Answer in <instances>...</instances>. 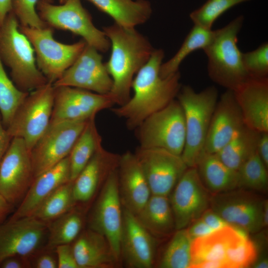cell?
<instances>
[{
    "label": "cell",
    "instance_id": "1",
    "mask_svg": "<svg viewBox=\"0 0 268 268\" xmlns=\"http://www.w3.org/2000/svg\"><path fill=\"white\" fill-rule=\"evenodd\" d=\"M164 57L163 50L154 49L133 80V97L125 104L112 109L115 115L125 120L130 130H135L148 116L168 105L180 90L179 71L165 77L159 75Z\"/></svg>",
    "mask_w": 268,
    "mask_h": 268
},
{
    "label": "cell",
    "instance_id": "2",
    "mask_svg": "<svg viewBox=\"0 0 268 268\" xmlns=\"http://www.w3.org/2000/svg\"><path fill=\"white\" fill-rule=\"evenodd\" d=\"M111 54L105 63L113 85L109 93L115 104L122 106L130 98L134 75L145 65L154 49L147 38L135 28H126L116 23L104 26Z\"/></svg>",
    "mask_w": 268,
    "mask_h": 268
},
{
    "label": "cell",
    "instance_id": "3",
    "mask_svg": "<svg viewBox=\"0 0 268 268\" xmlns=\"http://www.w3.org/2000/svg\"><path fill=\"white\" fill-rule=\"evenodd\" d=\"M248 233L228 225L193 239L191 268H246L252 266L258 251Z\"/></svg>",
    "mask_w": 268,
    "mask_h": 268
},
{
    "label": "cell",
    "instance_id": "4",
    "mask_svg": "<svg viewBox=\"0 0 268 268\" xmlns=\"http://www.w3.org/2000/svg\"><path fill=\"white\" fill-rule=\"evenodd\" d=\"M19 25L12 10L0 24V58L16 87L30 92L49 82L38 68L33 48Z\"/></svg>",
    "mask_w": 268,
    "mask_h": 268
},
{
    "label": "cell",
    "instance_id": "5",
    "mask_svg": "<svg viewBox=\"0 0 268 268\" xmlns=\"http://www.w3.org/2000/svg\"><path fill=\"white\" fill-rule=\"evenodd\" d=\"M243 21V16L240 15L223 27L213 31L210 42L203 49L208 58L210 78L232 91L252 77L244 67L242 53L237 45Z\"/></svg>",
    "mask_w": 268,
    "mask_h": 268
},
{
    "label": "cell",
    "instance_id": "6",
    "mask_svg": "<svg viewBox=\"0 0 268 268\" xmlns=\"http://www.w3.org/2000/svg\"><path fill=\"white\" fill-rule=\"evenodd\" d=\"M177 98L183 110L186 129L181 157L188 167H196L204 152L210 123L218 101V91L212 86L197 92L191 86L185 85L181 86Z\"/></svg>",
    "mask_w": 268,
    "mask_h": 268
},
{
    "label": "cell",
    "instance_id": "7",
    "mask_svg": "<svg viewBox=\"0 0 268 268\" xmlns=\"http://www.w3.org/2000/svg\"><path fill=\"white\" fill-rule=\"evenodd\" d=\"M36 10L47 26L79 36L87 44L100 52H106L110 48L109 39L103 31L93 24L91 14L83 7L81 0H67L60 5L39 0Z\"/></svg>",
    "mask_w": 268,
    "mask_h": 268
},
{
    "label": "cell",
    "instance_id": "8",
    "mask_svg": "<svg viewBox=\"0 0 268 268\" xmlns=\"http://www.w3.org/2000/svg\"><path fill=\"white\" fill-rule=\"evenodd\" d=\"M135 130L139 147L161 148L181 155L186 129L183 110L177 100L148 116Z\"/></svg>",
    "mask_w": 268,
    "mask_h": 268
},
{
    "label": "cell",
    "instance_id": "9",
    "mask_svg": "<svg viewBox=\"0 0 268 268\" xmlns=\"http://www.w3.org/2000/svg\"><path fill=\"white\" fill-rule=\"evenodd\" d=\"M19 29L33 48L38 68L53 84L72 65L86 44L83 39L71 44L61 43L55 39L53 29L48 26L38 28L19 25Z\"/></svg>",
    "mask_w": 268,
    "mask_h": 268
},
{
    "label": "cell",
    "instance_id": "10",
    "mask_svg": "<svg viewBox=\"0 0 268 268\" xmlns=\"http://www.w3.org/2000/svg\"><path fill=\"white\" fill-rule=\"evenodd\" d=\"M54 100L51 82L30 92L6 128L8 134L22 138L30 151L50 125Z\"/></svg>",
    "mask_w": 268,
    "mask_h": 268
},
{
    "label": "cell",
    "instance_id": "11",
    "mask_svg": "<svg viewBox=\"0 0 268 268\" xmlns=\"http://www.w3.org/2000/svg\"><path fill=\"white\" fill-rule=\"evenodd\" d=\"M266 201L250 192L237 188L213 194L209 206L229 225L248 233L263 228L264 211Z\"/></svg>",
    "mask_w": 268,
    "mask_h": 268
},
{
    "label": "cell",
    "instance_id": "12",
    "mask_svg": "<svg viewBox=\"0 0 268 268\" xmlns=\"http://www.w3.org/2000/svg\"><path fill=\"white\" fill-rule=\"evenodd\" d=\"M89 228L103 235L119 262L123 228V205L120 199L118 168L104 182L89 218Z\"/></svg>",
    "mask_w": 268,
    "mask_h": 268
},
{
    "label": "cell",
    "instance_id": "13",
    "mask_svg": "<svg viewBox=\"0 0 268 268\" xmlns=\"http://www.w3.org/2000/svg\"><path fill=\"white\" fill-rule=\"evenodd\" d=\"M88 120L65 121L49 125L30 150L34 178L69 155Z\"/></svg>",
    "mask_w": 268,
    "mask_h": 268
},
{
    "label": "cell",
    "instance_id": "14",
    "mask_svg": "<svg viewBox=\"0 0 268 268\" xmlns=\"http://www.w3.org/2000/svg\"><path fill=\"white\" fill-rule=\"evenodd\" d=\"M34 179L30 151L22 138L13 137L0 164V194L13 206L19 204Z\"/></svg>",
    "mask_w": 268,
    "mask_h": 268
},
{
    "label": "cell",
    "instance_id": "15",
    "mask_svg": "<svg viewBox=\"0 0 268 268\" xmlns=\"http://www.w3.org/2000/svg\"><path fill=\"white\" fill-rule=\"evenodd\" d=\"M171 193L169 199L176 230L189 227L209 206L210 196L196 167L188 168Z\"/></svg>",
    "mask_w": 268,
    "mask_h": 268
},
{
    "label": "cell",
    "instance_id": "16",
    "mask_svg": "<svg viewBox=\"0 0 268 268\" xmlns=\"http://www.w3.org/2000/svg\"><path fill=\"white\" fill-rule=\"evenodd\" d=\"M134 154L152 195L168 196L188 168L181 155L164 149L138 147Z\"/></svg>",
    "mask_w": 268,
    "mask_h": 268
},
{
    "label": "cell",
    "instance_id": "17",
    "mask_svg": "<svg viewBox=\"0 0 268 268\" xmlns=\"http://www.w3.org/2000/svg\"><path fill=\"white\" fill-rule=\"evenodd\" d=\"M47 223L33 216L8 221L0 225V263L6 258L29 257L47 245Z\"/></svg>",
    "mask_w": 268,
    "mask_h": 268
},
{
    "label": "cell",
    "instance_id": "18",
    "mask_svg": "<svg viewBox=\"0 0 268 268\" xmlns=\"http://www.w3.org/2000/svg\"><path fill=\"white\" fill-rule=\"evenodd\" d=\"M54 87L51 124L65 121L88 120L115 105L109 94H100L66 86Z\"/></svg>",
    "mask_w": 268,
    "mask_h": 268
},
{
    "label": "cell",
    "instance_id": "19",
    "mask_svg": "<svg viewBox=\"0 0 268 268\" xmlns=\"http://www.w3.org/2000/svg\"><path fill=\"white\" fill-rule=\"evenodd\" d=\"M99 52L86 44L74 62L53 86H70L100 94H109L113 81Z\"/></svg>",
    "mask_w": 268,
    "mask_h": 268
},
{
    "label": "cell",
    "instance_id": "20",
    "mask_svg": "<svg viewBox=\"0 0 268 268\" xmlns=\"http://www.w3.org/2000/svg\"><path fill=\"white\" fill-rule=\"evenodd\" d=\"M156 242L135 215L123 206L121 258L132 268H150L153 266Z\"/></svg>",
    "mask_w": 268,
    "mask_h": 268
},
{
    "label": "cell",
    "instance_id": "21",
    "mask_svg": "<svg viewBox=\"0 0 268 268\" xmlns=\"http://www.w3.org/2000/svg\"><path fill=\"white\" fill-rule=\"evenodd\" d=\"M245 125L234 92L227 89L217 101L210 123L204 152L216 153Z\"/></svg>",
    "mask_w": 268,
    "mask_h": 268
},
{
    "label": "cell",
    "instance_id": "22",
    "mask_svg": "<svg viewBox=\"0 0 268 268\" xmlns=\"http://www.w3.org/2000/svg\"><path fill=\"white\" fill-rule=\"evenodd\" d=\"M118 175L122 205L135 215L143 207L152 194L134 153L127 151L120 156Z\"/></svg>",
    "mask_w": 268,
    "mask_h": 268
},
{
    "label": "cell",
    "instance_id": "23",
    "mask_svg": "<svg viewBox=\"0 0 268 268\" xmlns=\"http://www.w3.org/2000/svg\"><path fill=\"white\" fill-rule=\"evenodd\" d=\"M233 91L245 125L268 132V77H251Z\"/></svg>",
    "mask_w": 268,
    "mask_h": 268
},
{
    "label": "cell",
    "instance_id": "24",
    "mask_svg": "<svg viewBox=\"0 0 268 268\" xmlns=\"http://www.w3.org/2000/svg\"><path fill=\"white\" fill-rule=\"evenodd\" d=\"M70 181L68 156L34 178L25 196L9 220L32 216L55 190Z\"/></svg>",
    "mask_w": 268,
    "mask_h": 268
},
{
    "label": "cell",
    "instance_id": "25",
    "mask_svg": "<svg viewBox=\"0 0 268 268\" xmlns=\"http://www.w3.org/2000/svg\"><path fill=\"white\" fill-rule=\"evenodd\" d=\"M120 155L101 146L72 182L73 195L77 202H86L94 196L100 185L118 167Z\"/></svg>",
    "mask_w": 268,
    "mask_h": 268
},
{
    "label": "cell",
    "instance_id": "26",
    "mask_svg": "<svg viewBox=\"0 0 268 268\" xmlns=\"http://www.w3.org/2000/svg\"><path fill=\"white\" fill-rule=\"evenodd\" d=\"M72 247L79 268H113L119 262L106 239L90 228L81 232Z\"/></svg>",
    "mask_w": 268,
    "mask_h": 268
},
{
    "label": "cell",
    "instance_id": "27",
    "mask_svg": "<svg viewBox=\"0 0 268 268\" xmlns=\"http://www.w3.org/2000/svg\"><path fill=\"white\" fill-rule=\"evenodd\" d=\"M100 11L110 16L114 23L126 28H133L145 23L152 14L147 0H87Z\"/></svg>",
    "mask_w": 268,
    "mask_h": 268
},
{
    "label": "cell",
    "instance_id": "28",
    "mask_svg": "<svg viewBox=\"0 0 268 268\" xmlns=\"http://www.w3.org/2000/svg\"><path fill=\"white\" fill-rule=\"evenodd\" d=\"M206 190L213 194L238 188V175L225 165L215 153L203 152L196 167Z\"/></svg>",
    "mask_w": 268,
    "mask_h": 268
},
{
    "label": "cell",
    "instance_id": "29",
    "mask_svg": "<svg viewBox=\"0 0 268 268\" xmlns=\"http://www.w3.org/2000/svg\"><path fill=\"white\" fill-rule=\"evenodd\" d=\"M135 216L140 223L154 237H165L176 230L168 196L151 195Z\"/></svg>",
    "mask_w": 268,
    "mask_h": 268
},
{
    "label": "cell",
    "instance_id": "30",
    "mask_svg": "<svg viewBox=\"0 0 268 268\" xmlns=\"http://www.w3.org/2000/svg\"><path fill=\"white\" fill-rule=\"evenodd\" d=\"M260 133L245 125L215 154L228 167L237 171L242 165L257 151Z\"/></svg>",
    "mask_w": 268,
    "mask_h": 268
},
{
    "label": "cell",
    "instance_id": "31",
    "mask_svg": "<svg viewBox=\"0 0 268 268\" xmlns=\"http://www.w3.org/2000/svg\"><path fill=\"white\" fill-rule=\"evenodd\" d=\"M95 117L88 120L68 155L70 181L73 182L95 152L102 146Z\"/></svg>",
    "mask_w": 268,
    "mask_h": 268
},
{
    "label": "cell",
    "instance_id": "32",
    "mask_svg": "<svg viewBox=\"0 0 268 268\" xmlns=\"http://www.w3.org/2000/svg\"><path fill=\"white\" fill-rule=\"evenodd\" d=\"M47 224L48 235L46 246L55 249L58 245L74 241L81 232L83 218L80 212L72 208Z\"/></svg>",
    "mask_w": 268,
    "mask_h": 268
},
{
    "label": "cell",
    "instance_id": "33",
    "mask_svg": "<svg viewBox=\"0 0 268 268\" xmlns=\"http://www.w3.org/2000/svg\"><path fill=\"white\" fill-rule=\"evenodd\" d=\"M213 30L195 25L186 36L177 52L170 60L162 63L159 75L165 77L179 71L184 60L191 53L200 49H203L210 42Z\"/></svg>",
    "mask_w": 268,
    "mask_h": 268
},
{
    "label": "cell",
    "instance_id": "34",
    "mask_svg": "<svg viewBox=\"0 0 268 268\" xmlns=\"http://www.w3.org/2000/svg\"><path fill=\"white\" fill-rule=\"evenodd\" d=\"M69 181L58 188L37 209L33 216L48 223L74 207L75 201Z\"/></svg>",
    "mask_w": 268,
    "mask_h": 268
},
{
    "label": "cell",
    "instance_id": "35",
    "mask_svg": "<svg viewBox=\"0 0 268 268\" xmlns=\"http://www.w3.org/2000/svg\"><path fill=\"white\" fill-rule=\"evenodd\" d=\"M192 240L186 228L176 230L162 255L159 267L190 268Z\"/></svg>",
    "mask_w": 268,
    "mask_h": 268
},
{
    "label": "cell",
    "instance_id": "36",
    "mask_svg": "<svg viewBox=\"0 0 268 268\" xmlns=\"http://www.w3.org/2000/svg\"><path fill=\"white\" fill-rule=\"evenodd\" d=\"M0 58V115L6 128L14 114L29 92L19 89L7 75Z\"/></svg>",
    "mask_w": 268,
    "mask_h": 268
},
{
    "label": "cell",
    "instance_id": "37",
    "mask_svg": "<svg viewBox=\"0 0 268 268\" xmlns=\"http://www.w3.org/2000/svg\"><path fill=\"white\" fill-rule=\"evenodd\" d=\"M238 188L266 191L268 187V167L257 151L237 171Z\"/></svg>",
    "mask_w": 268,
    "mask_h": 268
},
{
    "label": "cell",
    "instance_id": "38",
    "mask_svg": "<svg viewBox=\"0 0 268 268\" xmlns=\"http://www.w3.org/2000/svg\"><path fill=\"white\" fill-rule=\"evenodd\" d=\"M250 0H207L199 8L190 14L195 25L211 29L215 21L232 7Z\"/></svg>",
    "mask_w": 268,
    "mask_h": 268
},
{
    "label": "cell",
    "instance_id": "39",
    "mask_svg": "<svg viewBox=\"0 0 268 268\" xmlns=\"http://www.w3.org/2000/svg\"><path fill=\"white\" fill-rule=\"evenodd\" d=\"M39 0H11V10L20 25L38 28L47 26L40 18L36 10ZM47 0L53 3V0Z\"/></svg>",
    "mask_w": 268,
    "mask_h": 268
},
{
    "label": "cell",
    "instance_id": "40",
    "mask_svg": "<svg viewBox=\"0 0 268 268\" xmlns=\"http://www.w3.org/2000/svg\"><path fill=\"white\" fill-rule=\"evenodd\" d=\"M244 67L252 77H266L268 74V43H264L254 51L242 53Z\"/></svg>",
    "mask_w": 268,
    "mask_h": 268
},
{
    "label": "cell",
    "instance_id": "41",
    "mask_svg": "<svg viewBox=\"0 0 268 268\" xmlns=\"http://www.w3.org/2000/svg\"><path fill=\"white\" fill-rule=\"evenodd\" d=\"M30 268H57L58 262L55 249L43 248L28 257Z\"/></svg>",
    "mask_w": 268,
    "mask_h": 268
},
{
    "label": "cell",
    "instance_id": "42",
    "mask_svg": "<svg viewBox=\"0 0 268 268\" xmlns=\"http://www.w3.org/2000/svg\"><path fill=\"white\" fill-rule=\"evenodd\" d=\"M55 250L58 268H79L70 244L58 245Z\"/></svg>",
    "mask_w": 268,
    "mask_h": 268
},
{
    "label": "cell",
    "instance_id": "43",
    "mask_svg": "<svg viewBox=\"0 0 268 268\" xmlns=\"http://www.w3.org/2000/svg\"><path fill=\"white\" fill-rule=\"evenodd\" d=\"M186 229L192 239L207 235L214 231L201 218L192 223Z\"/></svg>",
    "mask_w": 268,
    "mask_h": 268
},
{
    "label": "cell",
    "instance_id": "44",
    "mask_svg": "<svg viewBox=\"0 0 268 268\" xmlns=\"http://www.w3.org/2000/svg\"><path fill=\"white\" fill-rule=\"evenodd\" d=\"M200 218L214 230L228 225L225 220L211 208L206 209Z\"/></svg>",
    "mask_w": 268,
    "mask_h": 268
},
{
    "label": "cell",
    "instance_id": "45",
    "mask_svg": "<svg viewBox=\"0 0 268 268\" xmlns=\"http://www.w3.org/2000/svg\"><path fill=\"white\" fill-rule=\"evenodd\" d=\"M2 268H30L28 257L14 256L5 258L0 263Z\"/></svg>",
    "mask_w": 268,
    "mask_h": 268
},
{
    "label": "cell",
    "instance_id": "46",
    "mask_svg": "<svg viewBox=\"0 0 268 268\" xmlns=\"http://www.w3.org/2000/svg\"><path fill=\"white\" fill-rule=\"evenodd\" d=\"M257 152L262 161L268 167V132L260 133Z\"/></svg>",
    "mask_w": 268,
    "mask_h": 268
},
{
    "label": "cell",
    "instance_id": "47",
    "mask_svg": "<svg viewBox=\"0 0 268 268\" xmlns=\"http://www.w3.org/2000/svg\"><path fill=\"white\" fill-rule=\"evenodd\" d=\"M12 138L3 125L0 115V164Z\"/></svg>",
    "mask_w": 268,
    "mask_h": 268
},
{
    "label": "cell",
    "instance_id": "48",
    "mask_svg": "<svg viewBox=\"0 0 268 268\" xmlns=\"http://www.w3.org/2000/svg\"><path fill=\"white\" fill-rule=\"evenodd\" d=\"M12 205L9 203L0 194V222L9 213Z\"/></svg>",
    "mask_w": 268,
    "mask_h": 268
},
{
    "label": "cell",
    "instance_id": "49",
    "mask_svg": "<svg viewBox=\"0 0 268 268\" xmlns=\"http://www.w3.org/2000/svg\"><path fill=\"white\" fill-rule=\"evenodd\" d=\"M11 10V0H0V24Z\"/></svg>",
    "mask_w": 268,
    "mask_h": 268
},
{
    "label": "cell",
    "instance_id": "50",
    "mask_svg": "<svg viewBox=\"0 0 268 268\" xmlns=\"http://www.w3.org/2000/svg\"><path fill=\"white\" fill-rule=\"evenodd\" d=\"M256 268H268V261L266 258H261L260 260H257L253 266Z\"/></svg>",
    "mask_w": 268,
    "mask_h": 268
},
{
    "label": "cell",
    "instance_id": "51",
    "mask_svg": "<svg viewBox=\"0 0 268 268\" xmlns=\"http://www.w3.org/2000/svg\"><path fill=\"white\" fill-rule=\"evenodd\" d=\"M60 4L64 3L67 0H58Z\"/></svg>",
    "mask_w": 268,
    "mask_h": 268
}]
</instances>
